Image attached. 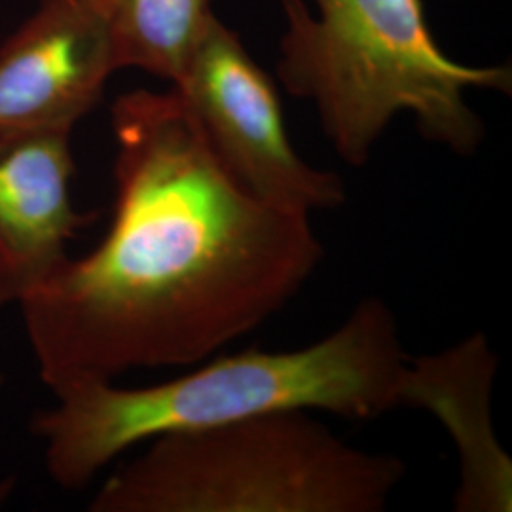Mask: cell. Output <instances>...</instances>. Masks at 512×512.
<instances>
[{
  "label": "cell",
  "mask_w": 512,
  "mask_h": 512,
  "mask_svg": "<svg viewBox=\"0 0 512 512\" xmlns=\"http://www.w3.org/2000/svg\"><path fill=\"white\" fill-rule=\"evenodd\" d=\"M213 0H114L112 37L120 69H139L177 86L217 18Z\"/></svg>",
  "instance_id": "cell-9"
},
{
  "label": "cell",
  "mask_w": 512,
  "mask_h": 512,
  "mask_svg": "<svg viewBox=\"0 0 512 512\" xmlns=\"http://www.w3.org/2000/svg\"><path fill=\"white\" fill-rule=\"evenodd\" d=\"M403 459L285 410L148 440L93 495L92 512H382Z\"/></svg>",
  "instance_id": "cell-4"
},
{
  "label": "cell",
  "mask_w": 512,
  "mask_h": 512,
  "mask_svg": "<svg viewBox=\"0 0 512 512\" xmlns=\"http://www.w3.org/2000/svg\"><path fill=\"white\" fill-rule=\"evenodd\" d=\"M285 33L277 78L317 110L338 156L365 165L397 114L461 156L475 154L484 124L467 90L511 93L509 67H471L440 50L421 0H281Z\"/></svg>",
  "instance_id": "cell-3"
},
{
  "label": "cell",
  "mask_w": 512,
  "mask_h": 512,
  "mask_svg": "<svg viewBox=\"0 0 512 512\" xmlns=\"http://www.w3.org/2000/svg\"><path fill=\"white\" fill-rule=\"evenodd\" d=\"M73 129H0V308L18 306L69 258L93 220L76 211Z\"/></svg>",
  "instance_id": "cell-7"
},
{
  "label": "cell",
  "mask_w": 512,
  "mask_h": 512,
  "mask_svg": "<svg viewBox=\"0 0 512 512\" xmlns=\"http://www.w3.org/2000/svg\"><path fill=\"white\" fill-rule=\"evenodd\" d=\"M4 384H6V378H4V374L0 372V391H2V387H4Z\"/></svg>",
  "instance_id": "cell-10"
},
{
  "label": "cell",
  "mask_w": 512,
  "mask_h": 512,
  "mask_svg": "<svg viewBox=\"0 0 512 512\" xmlns=\"http://www.w3.org/2000/svg\"><path fill=\"white\" fill-rule=\"evenodd\" d=\"M110 124L109 232L18 304L52 393L202 363L283 310L325 255L308 215L224 171L175 88L120 95Z\"/></svg>",
  "instance_id": "cell-1"
},
{
  "label": "cell",
  "mask_w": 512,
  "mask_h": 512,
  "mask_svg": "<svg viewBox=\"0 0 512 512\" xmlns=\"http://www.w3.org/2000/svg\"><path fill=\"white\" fill-rule=\"evenodd\" d=\"M497 366L482 332L408 359L403 406L437 418L458 452L456 512L512 511V459L495 435L492 416Z\"/></svg>",
  "instance_id": "cell-8"
},
{
  "label": "cell",
  "mask_w": 512,
  "mask_h": 512,
  "mask_svg": "<svg viewBox=\"0 0 512 512\" xmlns=\"http://www.w3.org/2000/svg\"><path fill=\"white\" fill-rule=\"evenodd\" d=\"M410 355L399 321L366 296L329 336L289 351L245 349L148 387L84 382L54 393L31 433L63 490H82L137 444L272 412H329L368 421L403 408Z\"/></svg>",
  "instance_id": "cell-2"
},
{
  "label": "cell",
  "mask_w": 512,
  "mask_h": 512,
  "mask_svg": "<svg viewBox=\"0 0 512 512\" xmlns=\"http://www.w3.org/2000/svg\"><path fill=\"white\" fill-rule=\"evenodd\" d=\"M224 171L268 207L308 215L346 202L344 181L306 164L285 128L272 76L213 19L177 86Z\"/></svg>",
  "instance_id": "cell-5"
},
{
  "label": "cell",
  "mask_w": 512,
  "mask_h": 512,
  "mask_svg": "<svg viewBox=\"0 0 512 512\" xmlns=\"http://www.w3.org/2000/svg\"><path fill=\"white\" fill-rule=\"evenodd\" d=\"M114 0H38L0 46V129L74 126L118 71Z\"/></svg>",
  "instance_id": "cell-6"
}]
</instances>
